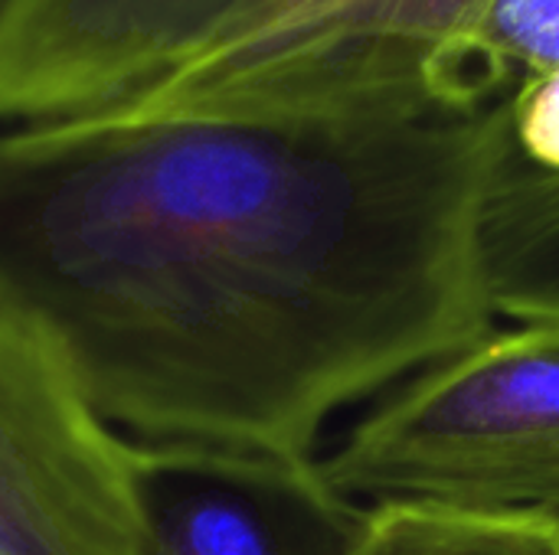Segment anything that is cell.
<instances>
[{"instance_id": "6da1fadb", "label": "cell", "mask_w": 559, "mask_h": 555, "mask_svg": "<svg viewBox=\"0 0 559 555\" xmlns=\"http://www.w3.org/2000/svg\"><path fill=\"white\" fill-rule=\"evenodd\" d=\"M498 111L0 128V288L134 445L308 461L334 412L495 334Z\"/></svg>"}, {"instance_id": "7a4b0ae2", "label": "cell", "mask_w": 559, "mask_h": 555, "mask_svg": "<svg viewBox=\"0 0 559 555\" xmlns=\"http://www.w3.org/2000/svg\"><path fill=\"white\" fill-rule=\"evenodd\" d=\"M347 500L559 530V317L491 334L413 376L328 458Z\"/></svg>"}, {"instance_id": "3957f363", "label": "cell", "mask_w": 559, "mask_h": 555, "mask_svg": "<svg viewBox=\"0 0 559 555\" xmlns=\"http://www.w3.org/2000/svg\"><path fill=\"white\" fill-rule=\"evenodd\" d=\"M141 478L144 448L0 288V555H151Z\"/></svg>"}, {"instance_id": "277c9868", "label": "cell", "mask_w": 559, "mask_h": 555, "mask_svg": "<svg viewBox=\"0 0 559 555\" xmlns=\"http://www.w3.org/2000/svg\"><path fill=\"white\" fill-rule=\"evenodd\" d=\"M252 0H10L0 128L111 111L210 49Z\"/></svg>"}, {"instance_id": "5b68a950", "label": "cell", "mask_w": 559, "mask_h": 555, "mask_svg": "<svg viewBox=\"0 0 559 555\" xmlns=\"http://www.w3.org/2000/svg\"><path fill=\"white\" fill-rule=\"evenodd\" d=\"M141 494L151 555H357L370 523L318 458L144 448Z\"/></svg>"}, {"instance_id": "8992f818", "label": "cell", "mask_w": 559, "mask_h": 555, "mask_svg": "<svg viewBox=\"0 0 559 555\" xmlns=\"http://www.w3.org/2000/svg\"><path fill=\"white\" fill-rule=\"evenodd\" d=\"M475 268L495 317H559V167L514 164L491 144L475 206Z\"/></svg>"}, {"instance_id": "52a82bcc", "label": "cell", "mask_w": 559, "mask_h": 555, "mask_svg": "<svg viewBox=\"0 0 559 555\" xmlns=\"http://www.w3.org/2000/svg\"><path fill=\"white\" fill-rule=\"evenodd\" d=\"M357 555H559V530L429 507H373Z\"/></svg>"}, {"instance_id": "ba28073f", "label": "cell", "mask_w": 559, "mask_h": 555, "mask_svg": "<svg viewBox=\"0 0 559 555\" xmlns=\"http://www.w3.org/2000/svg\"><path fill=\"white\" fill-rule=\"evenodd\" d=\"M465 56L495 101L559 69V0H485Z\"/></svg>"}, {"instance_id": "9c48e42d", "label": "cell", "mask_w": 559, "mask_h": 555, "mask_svg": "<svg viewBox=\"0 0 559 555\" xmlns=\"http://www.w3.org/2000/svg\"><path fill=\"white\" fill-rule=\"evenodd\" d=\"M7 3H10V0H0V13H3V10H7Z\"/></svg>"}]
</instances>
